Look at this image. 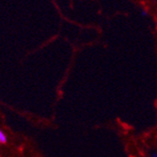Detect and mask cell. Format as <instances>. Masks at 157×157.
<instances>
[{
    "instance_id": "6da1fadb",
    "label": "cell",
    "mask_w": 157,
    "mask_h": 157,
    "mask_svg": "<svg viewBox=\"0 0 157 157\" xmlns=\"http://www.w3.org/2000/svg\"><path fill=\"white\" fill-rule=\"evenodd\" d=\"M6 142H7V136L1 130H0V143L5 144Z\"/></svg>"
}]
</instances>
